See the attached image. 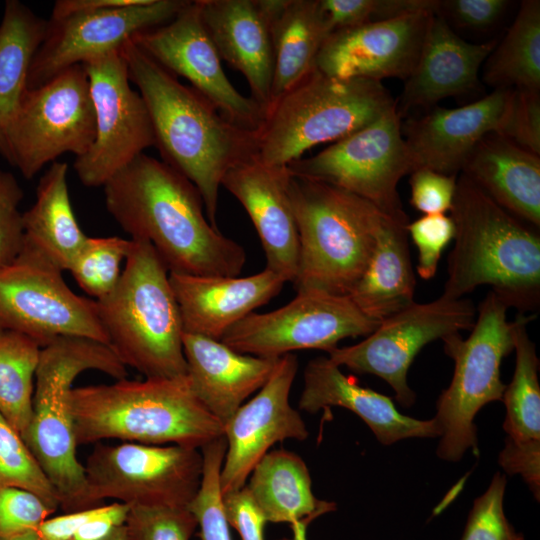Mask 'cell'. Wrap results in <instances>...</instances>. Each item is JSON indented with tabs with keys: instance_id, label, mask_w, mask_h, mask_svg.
<instances>
[{
	"instance_id": "cell-1",
	"label": "cell",
	"mask_w": 540,
	"mask_h": 540,
	"mask_svg": "<svg viewBox=\"0 0 540 540\" xmlns=\"http://www.w3.org/2000/svg\"><path fill=\"white\" fill-rule=\"evenodd\" d=\"M103 187L110 215L131 239L149 242L169 273H241L244 248L210 223L199 191L165 162L141 153Z\"/></svg>"
},
{
	"instance_id": "cell-2",
	"label": "cell",
	"mask_w": 540,
	"mask_h": 540,
	"mask_svg": "<svg viewBox=\"0 0 540 540\" xmlns=\"http://www.w3.org/2000/svg\"><path fill=\"white\" fill-rule=\"evenodd\" d=\"M122 54L129 79L146 104L163 162L196 187L207 219L217 226L222 180L234 165L255 156L256 131L225 118L131 40L122 47Z\"/></svg>"
},
{
	"instance_id": "cell-3",
	"label": "cell",
	"mask_w": 540,
	"mask_h": 540,
	"mask_svg": "<svg viewBox=\"0 0 540 540\" xmlns=\"http://www.w3.org/2000/svg\"><path fill=\"white\" fill-rule=\"evenodd\" d=\"M454 244L442 296L460 299L488 285L508 307L536 314L540 306V235L464 174L450 209Z\"/></svg>"
},
{
	"instance_id": "cell-4",
	"label": "cell",
	"mask_w": 540,
	"mask_h": 540,
	"mask_svg": "<svg viewBox=\"0 0 540 540\" xmlns=\"http://www.w3.org/2000/svg\"><path fill=\"white\" fill-rule=\"evenodd\" d=\"M70 401L77 445L119 439L201 449L224 436V425L195 396L187 375L72 388Z\"/></svg>"
},
{
	"instance_id": "cell-5",
	"label": "cell",
	"mask_w": 540,
	"mask_h": 540,
	"mask_svg": "<svg viewBox=\"0 0 540 540\" xmlns=\"http://www.w3.org/2000/svg\"><path fill=\"white\" fill-rule=\"evenodd\" d=\"M87 370L103 372L116 380L127 376L126 366L112 348L93 339L63 336L41 348L31 420L22 438L65 512L89 509L70 401L73 381Z\"/></svg>"
},
{
	"instance_id": "cell-6",
	"label": "cell",
	"mask_w": 540,
	"mask_h": 540,
	"mask_svg": "<svg viewBox=\"0 0 540 540\" xmlns=\"http://www.w3.org/2000/svg\"><path fill=\"white\" fill-rule=\"evenodd\" d=\"M96 302L108 345L125 366L145 378L187 375L179 306L149 242L131 239L116 287Z\"/></svg>"
},
{
	"instance_id": "cell-7",
	"label": "cell",
	"mask_w": 540,
	"mask_h": 540,
	"mask_svg": "<svg viewBox=\"0 0 540 540\" xmlns=\"http://www.w3.org/2000/svg\"><path fill=\"white\" fill-rule=\"evenodd\" d=\"M288 191L299 235L296 291L348 296L370 261L387 215L346 190L292 174Z\"/></svg>"
},
{
	"instance_id": "cell-8",
	"label": "cell",
	"mask_w": 540,
	"mask_h": 540,
	"mask_svg": "<svg viewBox=\"0 0 540 540\" xmlns=\"http://www.w3.org/2000/svg\"><path fill=\"white\" fill-rule=\"evenodd\" d=\"M382 82L341 79L315 67L264 111L255 158L288 166L316 145L336 142L396 106Z\"/></svg>"
},
{
	"instance_id": "cell-9",
	"label": "cell",
	"mask_w": 540,
	"mask_h": 540,
	"mask_svg": "<svg viewBox=\"0 0 540 540\" xmlns=\"http://www.w3.org/2000/svg\"><path fill=\"white\" fill-rule=\"evenodd\" d=\"M508 307L490 290L479 304L470 334L441 340L454 361L450 385L439 396L434 417L441 430L437 455L458 461L468 449L478 455L474 417L487 403L502 400L505 384L500 366L514 350V325Z\"/></svg>"
},
{
	"instance_id": "cell-10",
	"label": "cell",
	"mask_w": 540,
	"mask_h": 540,
	"mask_svg": "<svg viewBox=\"0 0 540 540\" xmlns=\"http://www.w3.org/2000/svg\"><path fill=\"white\" fill-rule=\"evenodd\" d=\"M287 167L293 176L346 190L391 218L409 220L397 188L414 171V164L397 104L365 127Z\"/></svg>"
},
{
	"instance_id": "cell-11",
	"label": "cell",
	"mask_w": 540,
	"mask_h": 540,
	"mask_svg": "<svg viewBox=\"0 0 540 540\" xmlns=\"http://www.w3.org/2000/svg\"><path fill=\"white\" fill-rule=\"evenodd\" d=\"M95 112L82 64L27 89L6 134L7 157L26 179L70 152L80 157L95 139Z\"/></svg>"
},
{
	"instance_id": "cell-12",
	"label": "cell",
	"mask_w": 540,
	"mask_h": 540,
	"mask_svg": "<svg viewBox=\"0 0 540 540\" xmlns=\"http://www.w3.org/2000/svg\"><path fill=\"white\" fill-rule=\"evenodd\" d=\"M84 470L89 508L108 499L129 506H188L201 484L203 457L192 447L123 442L97 445Z\"/></svg>"
},
{
	"instance_id": "cell-13",
	"label": "cell",
	"mask_w": 540,
	"mask_h": 540,
	"mask_svg": "<svg viewBox=\"0 0 540 540\" xmlns=\"http://www.w3.org/2000/svg\"><path fill=\"white\" fill-rule=\"evenodd\" d=\"M0 329L25 334L41 347L63 336L108 344L96 300L74 293L62 270L26 246L0 266Z\"/></svg>"
},
{
	"instance_id": "cell-14",
	"label": "cell",
	"mask_w": 540,
	"mask_h": 540,
	"mask_svg": "<svg viewBox=\"0 0 540 540\" xmlns=\"http://www.w3.org/2000/svg\"><path fill=\"white\" fill-rule=\"evenodd\" d=\"M477 308L469 298L440 296L427 303L416 301L382 320L357 344L335 347L328 357L338 366L358 374H372L386 381L396 400L410 407L416 398L407 382L408 370L428 343L453 333L470 330Z\"/></svg>"
},
{
	"instance_id": "cell-15",
	"label": "cell",
	"mask_w": 540,
	"mask_h": 540,
	"mask_svg": "<svg viewBox=\"0 0 540 540\" xmlns=\"http://www.w3.org/2000/svg\"><path fill=\"white\" fill-rule=\"evenodd\" d=\"M379 324L347 295L305 290L276 310L250 313L220 341L242 354L276 359L296 350L328 352L344 338L368 336Z\"/></svg>"
},
{
	"instance_id": "cell-16",
	"label": "cell",
	"mask_w": 540,
	"mask_h": 540,
	"mask_svg": "<svg viewBox=\"0 0 540 540\" xmlns=\"http://www.w3.org/2000/svg\"><path fill=\"white\" fill-rule=\"evenodd\" d=\"M95 112V139L73 168L87 187L104 186L151 146L155 136L146 104L130 86L122 48L82 64Z\"/></svg>"
},
{
	"instance_id": "cell-17",
	"label": "cell",
	"mask_w": 540,
	"mask_h": 540,
	"mask_svg": "<svg viewBox=\"0 0 540 540\" xmlns=\"http://www.w3.org/2000/svg\"><path fill=\"white\" fill-rule=\"evenodd\" d=\"M186 0L139 4L50 19L28 73L27 89L42 86L64 70L120 50L136 34L171 21Z\"/></svg>"
},
{
	"instance_id": "cell-18",
	"label": "cell",
	"mask_w": 540,
	"mask_h": 540,
	"mask_svg": "<svg viewBox=\"0 0 540 540\" xmlns=\"http://www.w3.org/2000/svg\"><path fill=\"white\" fill-rule=\"evenodd\" d=\"M131 41L169 72L187 79L225 118L243 128L258 129L264 109L227 78L198 0L188 1L171 21L140 32Z\"/></svg>"
},
{
	"instance_id": "cell-19",
	"label": "cell",
	"mask_w": 540,
	"mask_h": 540,
	"mask_svg": "<svg viewBox=\"0 0 540 540\" xmlns=\"http://www.w3.org/2000/svg\"><path fill=\"white\" fill-rule=\"evenodd\" d=\"M297 370L294 354L279 357L267 382L225 423L227 449L220 471L222 495L244 487L254 466L274 444L308 437L304 420L289 402Z\"/></svg>"
},
{
	"instance_id": "cell-20",
	"label": "cell",
	"mask_w": 540,
	"mask_h": 540,
	"mask_svg": "<svg viewBox=\"0 0 540 540\" xmlns=\"http://www.w3.org/2000/svg\"><path fill=\"white\" fill-rule=\"evenodd\" d=\"M433 14L418 12L337 30L322 45L315 68L341 79L406 80Z\"/></svg>"
},
{
	"instance_id": "cell-21",
	"label": "cell",
	"mask_w": 540,
	"mask_h": 540,
	"mask_svg": "<svg viewBox=\"0 0 540 540\" xmlns=\"http://www.w3.org/2000/svg\"><path fill=\"white\" fill-rule=\"evenodd\" d=\"M287 166L267 165L255 156L230 168L222 186L250 217L266 257V268L293 283L299 264V235L290 196Z\"/></svg>"
},
{
	"instance_id": "cell-22",
	"label": "cell",
	"mask_w": 540,
	"mask_h": 540,
	"mask_svg": "<svg viewBox=\"0 0 540 540\" xmlns=\"http://www.w3.org/2000/svg\"><path fill=\"white\" fill-rule=\"evenodd\" d=\"M510 90L490 94L457 108L436 107L402 126L414 170L428 168L457 175L479 141L496 132Z\"/></svg>"
},
{
	"instance_id": "cell-23",
	"label": "cell",
	"mask_w": 540,
	"mask_h": 540,
	"mask_svg": "<svg viewBox=\"0 0 540 540\" xmlns=\"http://www.w3.org/2000/svg\"><path fill=\"white\" fill-rule=\"evenodd\" d=\"M184 333L221 340L254 309L277 296L285 281L265 268L246 277L169 273Z\"/></svg>"
},
{
	"instance_id": "cell-24",
	"label": "cell",
	"mask_w": 540,
	"mask_h": 540,
	"mask_svg": "<svg viewBox=\"0 0 540 540\" xmlns=\"http://www.w3.org/2000/svg\"><path fill=\"white\" fill-rule=\"evenodd\" d=\"M497 40L473 44L459 37L446 19L434 13L428 23L417 63L405 81L397 110L431 107L446 97L474 91L479 71Z\"/></svg>"
},
{
	"instance_id": "cell-25",
	"label": "cell",
	"mask_w": 540,
	"mask_h": 540,
	"mask_svg": "<svg viewBox=\"0 0 540 540\" xmlns=\"http://www.w3.org/2000/svg\"><path fill=\"white\" fill-rule=\"evenodd\" d=\"M536 314L518 313L513 320L515 370L505 386L503 429L507 434L499 464L510 475L520 474L535 498L540 495V385L539 359L527 325Z\"/></svg>"
},
{
	"instance_id": "cell-26",
	"label": "cell",
	"mask_w": 540,
	"mask_h": 540,
	"mask_svg": "<svg viewBox=\"0 0 540 540\" xmlns=\"http://www.w3.org/2000/svg\"><path fill=\"white\" fill-rule=\"evenodd\" d=\"M303 380L298 402L300 410L316 413L332 406L346 408L359 416L384 445L407 438L441 435L435 418L419 420L401 414L391 398L360 386L353 378L345 376L329 357L309 361Z\"/></svg>"
},
{
	"instance_id": "cell-27",
	"label": "cell",
	"mask_w": 540,
	"mask_h": 540,
	"mask_svg": "<svg viewBox=\"0 0 540 540\" xmlns=\"http://www.w3.org/2000/svg\"><path fill=\"white\" fill-rule=\"evenodd\" d=\"M191 389L223 425L272 374L278 358L239 353L220 340L183 333Z\"/></svg>"
},
{
	"instance_id": "cell-28",
	"label": "cell",
	"mask_w": 540,
	"mask_h": 540,
	"mask_svg": "<svg viewBox=\"0 0 540 540\" xmlns=\"http://www.w3.org/2000/svg\"><path fill=\"white\" fill-rule=\"evenodd\" d=\"M204 26L221 58L247 80L265 111L271 101L273 48L270 23L256 0H198Z\"/></svg>"
},
{
	"instance_id": "cell-29",
	"label": "cell",
	"mask_w": 540,
	"mask_h": 540,
	"mask_svg": "<svg viewBox=\"0 0 540 540\" xmlns=\"http://www.w3.org/2000/svg\"><path fill=\"white\" fill-rule=\"evenodd\" d=\"M461 173L506 211L540 228V156L491 132L475 146Z\"/></svg>"
},
{
	"instance_id": "cell-30",
	"label": "cell",
	"mask_w": 540,
	"mask_h": 540,
	"mask_svg": "<svg viewBox=\"0 0 540 540\" xmlns=\"http://www.w3.org/2000/svg\"><path fill=\"white\" fill-rule=\"evenodd\" d=\"M408 223L385 216L370 261L348 294L363 314L379 322L415 302Z\"/></svg>"
},
{
	"instance_id": "cell-31",
	"label": "cell",
	"mask_w": 540,
	"mask_h": 540,
	"mask_svg": "<svg viewBox=\"0 0 540 540\" xmlns=\"http://www.w3.org/2000/svg\"><path fill=\"white\" fill-rule=\"evenodd\" d=\"M246 487L267 522H304L308 525L336 509L334 502L320 500L312 492L311 477L297 454L276 449L254 466Z\"/></svg>"
},
{
	"instance_id": "cell-32",
	"label": "cell",
	"mask_w": 540,
	"mask_h": 540,
	"mask_svg": "<svg viewBox=\"0 0 540 540\" xmlns=\"http://www.w3.org/2000/svg\"><path fill=\"white\" fill-rule=\"evenodd\" d=\"M68 165L53 162L37 185L36 200L22 213L23 246L68 270L88 236L74 215L67 183Z\"/></svg>"
},
{
	"instance_id": "cell-33",
	"label": "cell",
	"mask_w": 540,
	"mask_h": 540,
	"mask_svg": "<svg viewBox=\"0 0 540 540\" xmlns=\"http://www.w3.org/2000/svg\"><path fill=\"white\" fill-rule=\"evenodd\" d=\"M270 32L273 48L271 103L315 67L317 55L332 32L320 0H287L270 22Z\"/></svg>"
},
{
	"instance_id": "cell-34",
	"label": "cell",
	"mask_w": 540,
	"mask_h": 540,
	"mask_svg": "<svg viewBox=\"0 0 540 540\" xmlns=\"http://www.w3.org/2000/svg\"><path fill=\"white\" fill-rule=\"evenodd\" d=\"M48 21L16 0L6 1L0 24V154L6 159V134L27 90L32 59Z\"/></svg>"
},
{
	"instance_id": "cell-35",
	"label": "cell",
	"mask_w": 540,
	"mask_h": 540,
	"mask_svg": "<svg viewBox=\"0 0 540 540\" xmlns=\"http://www.w3.org/2000/svg\"><path fill=\"white\" fill-rule=\"evenodd\" d=\"M494 89L540 91V1L523 0L517 15L483 64Z\"/></svg>"
},
{
	"instance_id": "cell-36",
	"label": "cell",
	"mask_w": 540,
	"mask_h": 540,
	"mask_svg": "<svg viewBox=\"0 0 540 540\" xmlns=\"http://www.w3.org/2000/svg\"><path fill=\"white\" fill-rule=\"evenodd\" d=\"M41 348L25 334L0 329V414L22 438L31 420Z\"/></svg>"
},
{
	"instance_id": "cell-37",
	"label": "cell",
	"mask_w": 540,
	"mask_h": 540,
	"mask_svg": "<svg viewBox=\"0 0 540 540\" xmlns=\"http://www.w3.org/2000/svg\"><path fill=\"white\" fill-rule=\"evenodd\" d=\"M130 247L131 239L119 236L88 237L68 271L83 291L99 300L116 287Z\"/></svg>"
},
{
	"instance_id": "cell-38",
	"label": "cell",
	"mask_w": 540,
	"mask_h": 540,
	"mask_svg": "<svg viewBox=\"0 0 540 540\" xmlns=\"http://www.w3.org/2000/svg\"><path fill=\"white\" fill-rule=\"evenodd\" d=\"M226 449L224 436L201 448L203 457L201 484L188 505L200 528V540H232L220 490V471Z\"/></svg>"
},
{
	"instance_id": "cell-39",
	"label": "cell",
	"mask_w": 540,
	"mask_h": 540,
	"mask_svg": "<svg viewBox=\"0 0 540 540\" xmlns=\"http://www.w3.org/2000/svg\"><path fill=\"white\" fill-rule=\"evenodd\" d=\"M16 487L33 492L51 508L58 495L22 437L0 414V489Z\"/></svg>"
},
{
	"instance_id": "cell-40",
	"label": "cell",
	"mask_w": 540,
	"mask_h": 540,
	"mask_svg": "<svg viewBox=\"0 0 540 540\" xmlns=\"http://www.w3.org/2000/svg\"><path fill=\"white\" fill-rule=\"evenodd\" d=\"M197 521L188 506H130L127 540H190Z\"/></svg>"
},
{
	"instance_id": "cell-41",
	"label": "cell",
	"mask_w": 540,
	"mask_h": 540,
	"mask_svg": "<svg viewBox=\"0 0 540 540\" xmlns=\"http://www.w3.org/2000/svg\"><path fill=\"white\" fill-rule=\"evenodd\" d=\"M505 488V477L496 473L488 489L474 500L461 540H526L505 515Z\"/></svg>"
},
{
	"instance_id": "cell-42",
	"label": "cell",
	"mask_w": 540,
	"mask_h": 540,
	"mask_svg": "<svg viewBox=\"0 0 540 540\" xmlns=\"http://www.w3.org/2000/svg\"><path fill=\"white\" fill-rule=\"evenodd\" d=\"M495 133L540 156V91L510 90Z\"/></svg>"
},
{
	"instance_id": "cell-43",
	"label": "cell",
	"mask_w": 540,
	"mask_h": 540,
	"mask_svg": "<svg viewBox=\"0 0 540 540\" xmlns=\"http://www.w3.org/2000/svg\"><path fill=\"white\" fill-rule=\"evenodd\" d=\"M55 511L33 492L16 487L0 489V540L37 530Z\"/></svg>"
},
{
	"instance_id": "cell-44",
	"label": "cell",
	"mask_w": 540,
	"mask_h": 540,
	"mask_svg": "<svg viewBox=\"0 0 540 540\" xmlns=\"http://www.w3.org/2000/svg\"><path fill=\"white\" fill-rule=\"evenodd\" d=\"M331 32L406 15L409 0H320Z\"/></svg>"
},
{
	"instance_id": "cell-45",
	"label": "cell",
	"mask_w": 540,
	"mask_h": 540,
	"mask_svg": "<svg viewBox=\"0 0 540 540\" xmlns=\"http://www.w3.org/2000/svg\"><path fill=\"white\" fill-rule=\"evenodd\" d=\"M407 232L418 251V275L424 280L433 278L443 251L454 237L450 215H423L408 223Z\"/></svg>"
},
{
	"instance_id": "cell-46",
	"label": "cell",
	"mask_w": 540,
	"mask_h": 540,
	"mask_svg": "<svg viewBox=\"0 0 540 540\" xmlns=\"http://www.w3.org/2000/svg\"><path fill=\"white\" fill-rule=\"evenodd\" d=\"M23 196L14 175L0 169V266L13 262L23 246L22 213L19 211Z\"/></svg>"
},
{
	"instance_id": "cell-47",
	"label": "cell",
	"mask_w": 540,
	"mask_h": 540,
	"mask_svg": "<svg viewBox=\"0 0 540 540\" xmlns=\"http://www.w3.org/2000/svg\"><path fill=\"white\" fill-rule=\"evenodd\" d=\"M410 204L423 215L445 214L450 211L457 175L440 173L428 168H418L410 174Z\"/></svg>"
},
{
	"instance_id": "cell-48",
	"label": "cell",
	"mask_w": 540,
	"mask_h": 540,
	"mask_svg": "<svg viewBox=\"0 0 540 540\" xmlns=\"http://www.w3.org/2000/svg\"><path fill=\"white\" fill-rule=\"evenodd\" d=\"M510 3L507 0H439L437 13L450 26L482 30L496 24Z\"/></svg>"
},
{
	"instance_id": "cell-49",
	"label": "cell",
	"mask_w": 540,
	"mask_h": 540,
	"mask_svg": "<svg viewBox=\"0 0 540 540\" xmlns=\"http://www.w3.org/2000/svg\"><path fill=\"white\" fill-rule=\"evenodd\" d=\"M222 504L229 526L239 533L241 540H265L267 520L246 485L222 495Z\"/></svg>"
},
{
	"instance_id": "cell-50",
	"label": "cell",
	"mask_w": 540,
	"mask_h": 540,
	"mask_svg": "<svg viewBox=\"0 0 540 540\" xmlns=\"http://www.w3.org/2000/svg\"><path fill=\"white\" fill-rule=\"evenodd\" d=\"M130 506L120 502L99 505L95 514L84 523L71 540H105L125 524Z\"/></svg>"
},
{
	"instance_id": "cell-51",
	"label": "cell",
	"mask_w": 540,
	"mask_h": 540,
	"mask_svg": "<svg viewBox=\"0 0 540 540\" xmlns=\"http://www.w3.org/2000/svg\"><path fill=\"white\" fill-rule=\"evenodd\" d=\"M97 507L49 517L41 523L37 532L43 540H71L77 530L95 514Z\"/></svg>"
},
{
	"instance_id": "cell-52",
	"label": "cell",
	"mask_w": 540,
	"mask_h": 540,
	"mask_svg": "<svg viewBox=\"0 0 540 540\" xmlns=\"http://www.w3.org/2000/svg\"><path fill=\"white\" fill-rule=\"evenodd\" d=\"M143 0H59L55 2L51 19H61L81 12H90L110 8L126 7L141 3Z\"/></svg>"
},
{
	"instance_id": "cell-53",
	"label": "cell",
	"mask_w": 540,
	"mask_h": 540,
	"mask_svg": "<svg viewBox=\"0 0 540 540\" xmlns=\"http://www.w3.org/2000/svg\"><path fill=\"white\" fill-rule=\"evenodd\" d=\"M309 525L304 522H297L291 525L292 537L278 540H307L306 532Z\"/></svg>"
},
{
	"instance_id": "cell-54",
	"label": "cell",
	"mask_w": 540,
	"mask_h": 540,
	"mask_svg": "<svg viewBox=\"0 0 540 540\" xmlns=\"http://www.w3.org/2000/svg\"><path fill=\"white\" fill-rule=\"evenodd\" d=\"M11 540H43L37 530H31L21 535L16 536Z\"/></svg>"
},
{
	"instance_id": "cell-55",
	"label": "cell",
	"mask_w": 540,
	"mask_h": 540,
	"mask_svg": "<svg viewBox=\"0 0 540 540\" xmlns=\"http://www.w3.org/2000/svg\"><path fill=\"white\" fill-rule=\"evenodd\" d=\"M105 540H127L126 532L124 525L116 529L108 538Z\"/></svg>"
}]
</instances>
